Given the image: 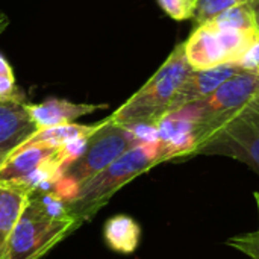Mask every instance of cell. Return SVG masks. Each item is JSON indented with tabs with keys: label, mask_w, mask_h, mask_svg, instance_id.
Masks as SVG:
<instances>
[{
	"label": "cell",
	"mask_w": 259,
	"mask_h": 259,
	"mask_svg": "<svg viewBox=\"0 0 259 259\" xmlns=\"http://www.w3.org/2000/svg\"><path fill=\"white\" fill-rule=\"evenodd\" d=\"M137 144L138 143L129 127L117 124L108 117L105 118L103 126L88 138L85 152L68 165L64 176L80 187L85 181L103 171Z\"/></svg>",
	"instance_id": "cell-6"
},
{
	"label": "cell",
	"mask_w": 259,
	"mask_h": 259,
	"mask_svg": "<svg viewBox=\"0 0 259 259\" xmlns=\"http://www.w3.org/2000/svg\"><path fill=\"white\" fill-rule=\"evenodd\" d=\"M228 244L244 253L250 259H259V243L252 237V234H244L228 240Z\"/></svg>",
	"instance_id": "cell-18"
},
{
	"label": "cell",
	"mask_w": 259,
	"mask_h": 259,
	"mask_svg": "<svg viewBox=\"0 0 259 259\" xmlns=\"http://www.w3.org/2000/svg\"><path fill=\"white\" fill-rule=\"evenodd\" d=\"M161 9L171 17L173 20H188L193 15V11L190 9V6L187 5L185 0H158Z\"/></svg>",
	"instance_id": "cell-19"
},
{
	"label": "cell",
	"mask_w": 259,
	"mask_h": 259,
	"mask_svg": "<svg viewBox=\"0 0 259 259\" xmlns=\"http://www.w3.org/2000/svg\"><path fill=\"white\" fill-rule=\"evenodd\" d=\"M252 0H197V3L194 5L193 9V20L197 26H202L205 23H208L209 20H212L214 17H217L219 14L243 5V3H249Z\"/></svg>",
	"instance_id": "cell-16"
},
{
	"label": "cell",
	"mask_w": 259,
	"mask_h": 259,
	"mask_svg": "<svg viewBox=\"0 0 259 259\" xmlns=\"http://www.w3.org/2000/svg\"><path fill=\"white\" fill-rule=\"evenodd\" d=\"M240 71H243V67L237 62L223 64L208 70H193V73L188 76L185 83L178 91L176 99L173 102L171 112L206 99L222 83H225L228 79L238 74Z\"/></svg>",
	"instance_id": "cell-9"
},
{
	"label": "cell",
	"mask_w": 259,
	"mask_h": 259,
	"mask_svg": "<svg viewBox=\"0 0 259 259\" xmlns=\"http://www.w3.org/2000/svg\"><path fill=\"white\" fill-rule=\"evenodd\" d=\"M252 2L234 6V8L219 14L217 17H214L209 21L220 27H231V29L247 30V32H259Z\"/></svg>",
	"instance_id": "cell-15"
},
{
	"label": "cell",
	"mask_w": 259,
	"mask_h": 259,
	"mask_svg": "<svg viewBox=\"0 0 259 259\" xmlns=\"http://www.w3.org/2000/svg\"><path fill=\"white\" fill-rule=\"evenodd\" d=\"M252 237H253V238H255V240L259 243V231H256V232H252Z\"/></svg>",
	"instance_id": "cell-23"
},
{
	"label": "cell",
	"mask_w": 259,
	"mask_h": 259,
	"mask_svg": "<svg viewBox=\"0 0 259 259\" xmlns=\"http://www.w3.org/2000/svg\"><path fill=\"white\" fill-rule=\"evenodd\" d=\"M38 131L26 99L0 97V167Z\"/></svg>",
	"instance_id": "cell-8"
},
{
	"label": "cell",
	"mask_w": 259,
	"mask_h": 259,
	"mask_svg": "<svg viewBox=\"0 0 259 259\" xmlns=\"http://www.w3.org/2000/svg\"><path fill=\"white\" fill-rule=\"evenodd\" d=\"M103 238L111 250L129 255L138 249L141 240V228L132 217L118 214L105 223Z\"/></svg>",
	"instance_id": "cell-13"
},
{
	"label": "cell",
	"mask_w": 259,
	"mask_h": 259,
	"mask_svg": "<svg viewBox=\"0 0 259 259\" xmlns=\"http://www.w3.org/2000/svg\"><path fill=\"white\" fill-rule=\"evenodd\" d=\"M164 162L161 144H137L103 171L85 181L77 194L65 202L67 211L77 226L91 220L126 184Z\"/></svg>",
	"instance_id": "cell-1"
},
{
	"label": "cell",
	"mask_w": 259,
	"mask_h": 259,
	"mask_svg": "<svg viewBox=\"0 0 259 259\" xmlns=\"http://www.w3.org/2000/svg\"><path fill=\"white\" fill-rule=\"evenodd\" d=\"M77 228L73 217H50L30 197L29 205L12 231L2 259H42Z\"/></svg>",
	"instance_id": "cell-4"
},
{
	"label": "cell",
	"mask_w": 259,
	"mask_h": 259,
	"mask_svg": "<svg viewBox=\"0 0 259 259\" xmlns=\"http://www.w3.org/2000/svg\"><path fill=\"white\" fill-rule=\"evenodd\" d=\"M252 5H253L255 20H256V26H258V30H259V0H253V2H252Z\"/></svg>",
	"instance_id": "cell-21"
},
{
	"label": "cell",
	"mask_w": 259,
	"mask_h": 259,
	"mask_svg": "<svg viewBox=\"0 0 259 259\" xmlns=\"http://www.w3.org/2000/svg\"><path fill=\"white\" fill-rule=\"evenodd\" d=\"M259 42V32L220 27L211 21L197 26L184 42L193 70H208L240 61Z\"/></svg>",
	"instance_id": "cell-5"
},
{
	"label": "cell",
	"mask_w": 259,
	"mask_h": 259,
	"mask_svg": "<svg viewBox=\"0 0 259 259\" xmlns=\"http://www.w3.org/2000/svg\"><path fill=\"white\" fill-rule=\"evenodd\" d=\"M0 97L8 99H26L24 93L17 87L14 70L8 59L0 53Z\"/></svg>",
	"instance_id": "cell-17"
},
{
	"label": "cell",
	"mask_w": 259,
	"mask_h": 259,
	"mask_svg": "<svg viewBox=\"0 0 259 259\" xmlns=\"http://www.w3.org/2000/svg\"><path fill=\"white\" fill-rule=\"evenodd\" d=\"M9 26V17L6 14H0V35L8 29Z\"/></svg>",
	"instance_id": "cell-20"
},
{
	"label": "cell",
	"mask_w": 259,
	"mask_h": 259,
	"mask_svg": "<svg viewBox=\"0 0 259 259\" xmlns=\"http://www.w3.org/2000/svg\"><path fill=\"white\" fill-rule=\"evenodd\" d=\"M185 2H187V5L190 6V9H191V11L194 9V5L197 3V0H185ZM191 17H193V15H191Z\"/></svg>",
	"instance_id": "cell-22"
},
{
	"label": "cell",
	"mask_w": 259,
	"mask_h": 259,
	"mask_svg": "<svg viewBox=\"0 0 259 259\" xmlns=\"http://www.w3.org/2000/svg\"><path fill=\"white\" fill-rule=\"evenodd\" d=\"M30 197L32 194L15 182L0 181V259L5 255L12 231L29 205Z\"/></svg>",
	"instance_id": "cell-11"
},
{
	"label": "cell",
	"mask_w": 259,
	"mask_h": 259,
	"mask_svg": "<svg viewBox=\"0 0 259 259\" xmlns=\"http://www.w3.org/2000/svg\"><path fill=\"white\" fill-rule=\"evenodd\" d=\"M108 108L106 105H91V103H74L65 99L50 97L41 103H29V114L38 129L61 126L74 123L83 115H90L99 109Z\"/></svg>",
	"instance_id": "cell-10"
},
{
	"label": "cell",
	"mask_w": 259,
	"mask_h": 259,
	"mask_svg": "<svg viewBox=\"0 0 259 259\" xmlns=\"http://www.w3.org/2000/svg\"><path fill=\"white\" fill-rule=\"evenodd\" d=\"M58 147L47 144H24L17 149L0 167V181H17L27 176L30 171L38 168L42 162L50 159L56 153Z\"/></svg>",
	"instance_id": "cell-12"
},
{
	"label": "cell",
	"mask_w": 259,
	"mask_h": 259,
	"mask_svg": "<svg viewBox=\"0 0 259 259\" xmlns=\"http://www.w3.org/2000/svg\"><path fill=\"white\" fill-rule=\"evenodd\" d=\"M193 73L187 61L184 42L176 46L156 73L131 96L109 118L121 126L155 124L168 115L178 91Z\"/></svg>",
	"instance_id": "cell-2"
},
{
	"label": "cell",
	"mask_w": 259,
	"mask_h": 259,
	"mask_svg": "<svg viewBox=\"0 0 259 259\" xmlns=\"http://www.w3.org/2000/svg\"><path fill=\"white\" fill-rule=\"evenodd\" d=\"M259 97V71L243 70L222 83L206 99L182 108L194 123L197 150L225 124Z\"/></svg>",
	"instance_id": "cell-3"
},
{
	"label": "cell",
	"mask_w": 259,
	"mask_h": 259,
	"mask_svg": "<svg viewBox=\"0 0 259 259\" xmlns=\"http://www.w3.org/2000/svg\"><path fill=\"white\" fill-rule=\"evenodd\" d=\"M200 153L235 158L259 173V97L209 138Z\"/></svg>",
	"instance_id": "cell-7"
},
{
	"label": "cell",
	"mask_w": 259,
	"mask_h": 259,
	"mask_svg": "<svg viewBox=\"0 0 259 259\" xmlns=\"http://www.w3.org/2000/svg\"><path fill=\"white\" fill-rule=\"evenodd\" d=\"M105 120L96 123V124H77V123H68L53 127L39 129L26 144H47L52 147H59L68 141L77 140V138H90L94 135L102 126Z\"/></svg>",
	"instance_id": "cell-14"
}]
</instances>
